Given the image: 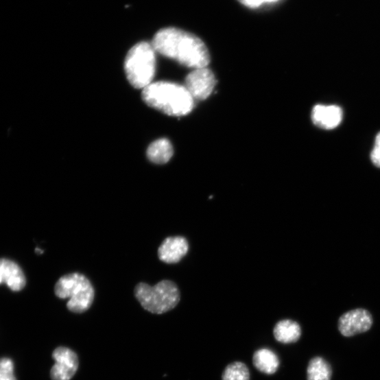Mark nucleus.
<instances>
[{
	"mask_svg": "<svg viewBox=\"0 0 380 380\" xmlns=\"http://www.w3.org/2000/svg\"><path fill=\"white\" fill-rule=\"evenodd\" d=\"M152 44L161 56L194 69L206 67L209 50L198 36L177 28H166L155 35Z\"/></svg>",
	"mask_w": 380,
	"mask_h": 380,
	"instance_id": "1",
	"label": "nucleus"
},
{
	"mask_svg": "<svg viewBox=\"0 0 380 380\" xmlns=\"http://www.w3.org/2000/svg\"><path fill=\"white\" fill-rule=\"evenodd\" d=\"M143 99L150 106L174 117L188 115L195 104V99L185 86L165 81L144 88Z\"/></svg>",
	"mask_w": 380,
	"mask_h": 380,
	"instance_id": "2",
	"label": "nucleus"
},
{
	"mask_svg": "<svg viewBox=\"0 0 380 380\" xmlns=\"http://www.w3.org/2000/svg\"><path fill=\"white\" fill-rule=\"evenodd\" d=\"M156 53L152 43L142 42L128 51L124 69L130 84L135 88L150 86L156 72Z\"/></svg>",
	"mask_w": 380,
	"mask_h": 380,
	"instance_id": "3",
	"label": "nucleus"
},
{
	"mask_svg": "<svg viewBox=\"0 0 380 380\" xmlns=\"http://www.w3.org/2000/svg\"><path fill=\"white\" fill-rule=\"evenodd\" d=\"M134 296L141 306L154 314H163L174 309L179 303L180 294L176 283L162 281L152 287L141 283L134 288Z\"/></svg>",
	"mask_w": 380,
	"mask_h": 380,
	"instance_id": "4",
	"label": "nucleus"
},
{
	"mask_svg": "<svg viewBox=\"0 0 380 380\" xmlns=\"http://www.w3.org/2000/svg\"><path fill=\"white\" fill-rule=\"evenodd\" d=\"M54 293L60 298H69L67 308L75 313L87 311L94 302L95 290L91 282L79 273L69 274L60 278L54 286Z\"/></svg>",
	"mask_w": 380,
	"mask_h": 380,
	"instance_id": "5",
	"label": "nucleus"
},
{
	"mask_svg": "<svg viewBox=\"0 0 380 380\" xmlns=\"http://www.w3.org/2000/svg\"><path fill=\"white\" fill-rule=\"evenodd\" d=\"M52 357L56 361L50 371L52 380H71L75 375L79 360L75 352L69 348L60 346L53 351Z\"/></svg>",
	"mask_w": 380,
	"mask_h": 380,
	"instance_id": "6",
	"label": "nucleus"
},
{
	"mask_svg": "<svg viewBox=\"0 0 380 380\" xmlns=\"http://www.w3.org/2000/svg\"><path fill=\"white\" fill-rule=\"evenodd\" d=\"M372 315L366 309H358L343 314L338 322L340 333L346 337L368 331L372 325Z\"/></svg>",
	"mask_w": 380,
	"mask_h": 380,
	"instance_id": "7",
	"label": "nucleus"
},
{
	"mask_svg": "<svg viewBox=\"0 0 380 380\" xmlns=\"http://www.w3.org/2000/svg\"><path fill=\"white\" fill-rule=\"evenodd\" d=\"M215 84L214 74L205 67L196 69L189 73L185 79V87L195 100H204L211 94Z\"/></svg>",
	"mask_w": 380,
	"mask_h": 380,
	"instance_id": "8",
	"label": "nucleus"
},
{
	"mask_svg": "<svg viewBox=\"0 0 380 380\" xmlns=\"http://www.w3.org/2000/svg\"><path fill=\"white\" fill-rule=\"evenodd\" d=\"M189 244L180 236L169 237L162 242L158 250L159 259L167 263H176L187 254Z\"/></svg>",
	"mask_w": 380,
	"mask_h": 380,
	"instance_id": "9",
	"label": "nucleus"
},
{
	"mask_svg": "<svg viewBox=\"0 0 380 380\" xmlns=\"http://www.w3.org/2000/svg\"><path fill=\"white\" fill-rule=\"evenodd\" d=\"M342 108L336 105L318 104L312 112L313 123L323 129L331 130L337 127L342 120Z\"/></svg>",
	"mask_w": 380,
	"mask_h": 380,
	"instance_id": "10",
	"label": "nucleus"
},
{
	"mask_svg": "<svg viewBox=\"0 0 380 380\" xmlns=\"http://www.w3.org/2000/svg\"><path fill=\"white\" fill-rule=\"evenodd\" d=\"M5 283L14 292L23 289L25 285V277L23 270L15 262L0 259V285Z\"/></svg>",
	"mask_w": 380,
	"mask_h": 380,
	"instance_id": "11",
	"label": "nucleus"
},
{
	"mask_svg": "<svg viewBox=\"0 0 380 380\" xmlns=\"http://www.w3.org/2000/svg\"><path fill=\"white\" fill-rule=\"evenodd\" d=\"M253 364L261 372L265 375H274L280 367V359L274 351L263 348L254 353Z\"/></svg>",
	"mask_w": 380,
	"mask_h": 380,
	"instance_id": "12",
	"label": "nucleus"
},
{
	"mask_svg": "<svg viewBox=\"0 0 380 380\" xmlns=\"http://www.w3.org/2000/svg\"><path fill=\"white\" fill-rule=\"evenodd\" d=\"M275 339L282 344L295 343L301 338L302 329L298 322L286 319L279 321L274 327Z\"/></svg>",
	"mask_w": 380,
	"mask_h": 380,
	"instance_id": "13",
	"label": "nucleus"
},
{
	"mask_svg": "<svg viewBox=\"0 0 380 380\" xmlns=\"http://www.w3.org/2000/svg\"><path fill=\"white\" fill-rule=\"evenodd\" d=\"M174 154L173 147L167 139L158 140L150 145L147 154L152 162L156 165H165L171 158Z\"/></svg>",
	"mask_w": 380,
	"mask_h": 380,
	"instance_id": "14",
	"label": "nucleus"
},
{
	"mask_svg": "<svg viewBox=\"0 0 380 380\" xmlns=\"http://www.w3.org/2000/svg\"><path fill=\"white\" fill-rule=\"evenodd\" d=\"M333 370L330 364L322 357L312 359L307 368V380H331Z\"/></svg>",
	"mask_w": 380,
	"mask_h": 380,
	"instance_id": "15",
	"label": "nucleus"
},
{
	"mask_svg": "<svg viewBox=\"0 0 380 380\" xmlns=\"http://www.w3.org/2000/svg\"><path fill=\"white\" fill-rule=\"evenodd\" d=\"M222 380H250V372L246 364L234 362L225 368Z\"/></svg>",
	"mask_w": 380,
	"mask_h": 380,
	"instance_id": "16",
	"label": "nucleus"
},
{
	"mask_svg": "<svg viewBox=\"0 0 380 380\" xmlns=\"http://www.w3.org/2000/svg\"><path fill=\"white\" fill-rule=\"evenodd\" d=\"M0 380H16L14 363L10 358L0 359Z\"/></svg>",
	"mask_w": 380,
	"mask_h": 380,
	"instance_id": "17",
	"label": "nucleus"
},
{
	"mask_svg": "<svg viewBox=\"0 0 380 380\" xmlns=\"http://www.w3.org/2000/svg\"><path fill=\"white\" fill-rule=\"evenodd\" d=\"M371 160L373 164L380 168V132L377 135L375 146L371 153Z\"/></svg>",
	"mask_w": 380,
	"mask_h": 380,
	"instance_id": "18",
	"label": "nucleus"
},
{
	"mask_svg": "<svg viewBox=\"0 0 380 380\" xmlns=\"http://www.w3.org/2000/svg\"><path fill=\"white\" fill-rule=\"evenodd\" d=\"M239 2L250 9L259 8L265 3L264 0H239Z\"/></svg>",
	"mask_w": 380,
	"mask_h": 380,
	"instance_id": "19",
	"label": "nucleus"
},
{
	"mask_svg": "<svg viewBox=\"0 0 380 380\" xmlns=\"http://www.w3.org/2000/svg\"><path fill=\"white\" fill-rule=\"evenodd\" d=\"M278 1H280V0H264V3H268V4L276 3H278Z\"/></svg>",
	"mask_w": 380,
	"mask_h": 380,
	"instance_id": "20",
	"label": "nucleus"
}]
</instances>
